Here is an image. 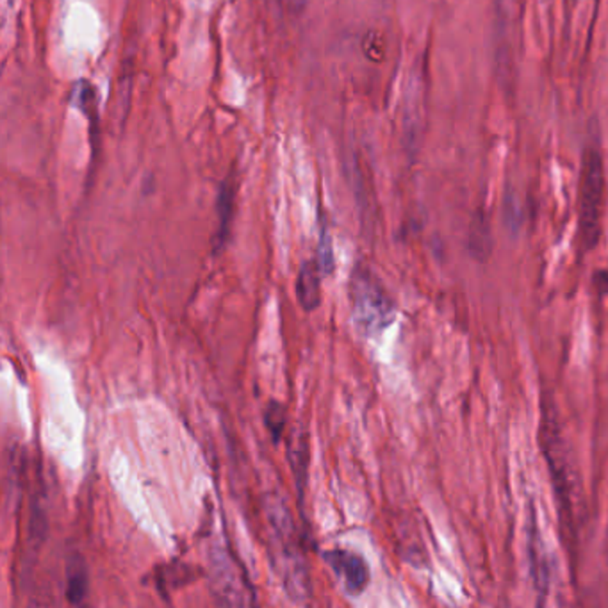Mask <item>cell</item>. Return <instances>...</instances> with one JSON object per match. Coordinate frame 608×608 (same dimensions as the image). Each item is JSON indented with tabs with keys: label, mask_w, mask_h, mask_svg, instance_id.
Listing matches in <instances>:
<instances>
[{
	"label": "cell",
	"mask_w": 608,
	"mask_h": 608,
	"mask_svg": "<svg viewBox=\"0 0 608 608\" xmlns=\"http://www.w3.org/2000/svg\"><path fill=\"white\" fill-rule=\"evenodd\" d=\"M266 515L271 528V558L288 596L305 603L310 598V578L302 550L297 541L295 521L286 504L279 496H270Z\"/></svg>",
	"instance_id": "obj_1"
},
{
	"label": "cell",
	"mask_w": 608,
	"mask_h": 608,
	"mask_svg": "<svg viewBox=\"0 0 608 608\" xmlns=\"http://www.w3.org/2000/svg\"><path fill=\"white\" fill-rule=\"evenodd\" d=\"M209 589L218 605L247 607L254 605L255 591L249 576L234 555L220 544L209 552Z\"/></svg>",
	"instance_id": "obj_2"
},
{
	"label": "cell",
	"mask_w": 608,
	"mask_h": 608,
	"mask_svg": "<svg viewBox=\"0 0 608 608\" xmlns=\"http://www.w3.org/2000/svg\"><path fill=\"white\" fill-rule=\"evenodd\" d=\"M355 325L368 336L382 332L395 316V305L368 270H355L350 286Z\"/></svg>",
	"instance_id": "obj_3"
},
{
	"label": "cell",
	"mask_w": 608,
	"mask_h": 608,
	"mask_svg": "<svg viewBox=\"0 0 608 608\" xmlns=\"http://www.w3.org/2000/svg\"><path fill=\"white\" fill-rule=\"evenodd\" d=\"M605 193L603 162L598 151H587L582 161L580 179V238L585 247H594L600 234V220Z\"/></svg>",
	"instance_id": "obj_4"
},
{
	"label": "cell",
	"mask_w": 608,
	"mask_h": 608,
	"mask_svg": "<svg viewBox=\"0 0 608 608\" xmlns=\"http://www.w3.org/2000/svg\"><path fill=\"white\" fill-rule=\"evenodd\" d=\"M325 562L341 580L348 594H360L369 583V567L364 558L347 550H330L323 554Z\"/></svg>",
	"instance_id": "obj_5"
},
{
	"label": "cell",
	"mask_w": 608,
	"mask_h": 608,
	"mask_svg": "<svg viewBox=\"0 0 608 608\" xmlns=\"http://www.w3.org/2000/svg\"><path fill=\"white\" fill-rule=\"evenodd\" d=\"M234 202H236V184L232 177H227L216 197V216H218V227L214 232V249L221 250L229 240L232 216H234Z\"/></svg>",
	"instance_id": "obj_6"
},
{
	"label": "cell",
	"mask_w": 608,
	"mask_h": 608,
	"mask_svg": "<svg viewBox=\"0 0 608 608\" xmlns=\"http://www.w3.org/2000/svg\"><path fill=\"white\" fill-rule=\"evenodd\" d=\"M321 275L316 260H307L299 271L297 299L305 312H312L321 304Z\"/></svg>",
	"instance_id": "obj_7"
},
{
	"label": "cell",
	"mask_w": 608,
	"mask_h": 608,
	"mask_svg": "<svg viewBox=\"0 0 608 608\" xmlns=\"http://www.w3.org/2000/svg\"><path fill=\"white\" fill-rule=\"evenodd\" d=\"M88 594V573L84 560L72 557L66 565V600L72 605H81Z\"/></svg>",
	"instance_id": "obj_8"
},
{
	"label": "cell",
	"mask_w": 608,
	"mask_h": 608,
	"mask_svg": "<svg viewBox=\"0 0 608 608\" xmlns=\"http://www.w3.org/2000/svg\"><path fill=\"white\" fill-rule=\"evenodd\" d=\"M286 419H288V414H286V407L279 402H270L268 404V408L264 412V425L273 439V443H279L284 436V430H286Z\"/></svg>",
	"instance_id": "obj_9"
},
{
	"label": "cell",
	"mask_w": 608,
	"mask_h": 608,
	"mask_svg": "<svg viewBox=\"0 0 608 608\" xmlns=\"http://www.w3.org/2000/svg\"><path fill=\"white\" fill-rule=\"evenodd\" d=\"M491 245V234H489V225L484 214H476L471 225V247L473 250L484 252Z\"/></svg>",
	"instance_id": "obj_10"
},
{
	"label": "cell",
	"mask_w": 608,
	"mask_h": 608,
	"mask_svg": "<svg viewBox=\"0 0 608 608\" xmlns=\"http://www.w3.org/2000/svg\"><path fill=\"white\" fill-rule=\"evenodd\" d=\"M318 266L323 275L330 273L334 270V255H332V247H330V236L323 230L321 240H319V249H318Z\"/></svg>",
	"instance_id": "obj_11"
},
{
	"label": "cell",
	"mask_w": 608,
	"mask_h": 608,
	"mask_svg": "<svg viewBox=\"0 0 608 608\" xmlns=\"http://www.w3.org/2000/svg\"><path fill=\"white\" fill-rule=\"evenodd\" d=\"M364 52L371 61H377V63L382 61L386 55V45H384L382 36L373 31L368 33V36L364 38Z\"/></svg>",
	"instance_id": "obj_12"
}]
</instances>
